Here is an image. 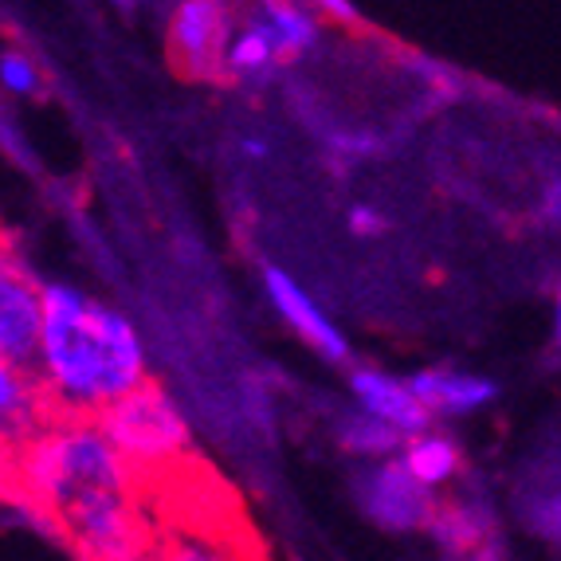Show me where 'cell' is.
Returning a JSON list of instances; mask_svg holds the SVG:
<instances>
[{"mask_svg":"<svg viewBox=\"0 0 561 561\" xmlns=\"http://www.w3.org/2000/svg\"><path fill=\"white\" fill-rule=\"evenodd\" d=\"M56 416L99 421L114 401L150 381V354L118 307L76 283H44V342L32 365Z\"/></svg>","mask_w":561,"mask_h":561,"instance_id":"1","label":"cell"},{"mask_svg":"<svg viewBox=\"0 0 561 561\" xmlns=\"http://www.w3.org/2000/svg\"><path fill=\"white\" fill-rule=\"evenodd\" d=\"M99 486H141L99 421L51 416L9 444V499L32 523L59 534V515Z\"/></svg>","mask_w":561,"mask_h":561,"instance_id":"2","label":"cell"},{"mask_svg":"<svg viewBox=\"0 0 561 561\" xmlns=\"http://www.w3.org/2000/svg\"><path fill=\"white\" fill-rule=\"evenodd\" d=\"M99 424L122 451V459L134 468L141 486L173 479L193 448V428H188L185 412L158 381L138 385L134 393L114 401L99 416Z\"/></svg>","mask_w":561,"mask_h":561,"instance_id":"3","label":"cell"},{"mask_svg":"<svg viewBox=\"0 0 561 561\" xmlns=\"http://www.w3.org/2000/svg\"><path fill=\"white\" fill-rule=\"evenodd\" d=\"M59 538L83 561H153L161 526L150 518L146 486H99L59 515Z\"/></svg>","mask_w":561,"mask_h":561,"instance_id":"4","label":"cell"},{"mask_svg":"<svg viewBox=\"0 0 561 561\" xmlns=\"http://www.w3.org/2000/svg\"><path fill=\"white\" fill-rule=\"evenodd\" d=\"M354 503L374 526L389 534H416L428 530L440 515L436 506V491L424 486L401 463V456L393 459H369L362 471L354 476Z\"/></svg>","mask_w":561,"mask_h":561,"instance_id":"5","label":"cell"},{"mask_svg":"<svg viewBox=\"0 0 561 561\" xmlns=\"http://www.w3.org/2000/svg\"><path fill=\"white\" fill-rule=\"evenodd\" d=\"M236 36L228 0H178L169 12V51L193 79L225 76L228 44Z\"/></svg>","mask_w":561,"mask_h":561,"instance_id":"6","label":"cell"},{"mask_svg":"<svg viewBox=\"0 0 561 561\" xmlns=\"http://www.w3.org/2000/svg\"><path fill=\"white\" fill-rule=\"evenodd\" d=\"M44 342V279L4 255L0 267V365L32 369Z\"/></svg>","mask_w":561,"mask_h":561,"instance_id":"7","label":"cell"},{"mask_svg":"<svg viewBox=\"0 0 561 561\" xmlns=\"http://www.w3.org/2000/svg\"><path fill=\"white\" fill-rule=\"evenodd\" d=\"M263 295H267V302L275 307V314H279L314 354H322L327 362H346L350 342H346V334H342V327L330 319L327 310L319 307V299H314L295 275H287L283 267L267 263V267H263Z\"/></svg>","mask_w":561,"mask_h":561,"instance_id":"8","label":"cell"},{"mask_svg":"<svg viewBox=\"0 0 561 561\" xmlns=\"http://www.w3.org/2000/svg\"><path fill=\"white\" fill-rule=\"evenodd\" d=\"M153 561H260L232 518L201 511L197 518L181 515L161 526V546Z\"/></svg>","mask_w":561,"mask_h":561,"instance_id":"9","label":"cell"},{"mask_svg":"<svg viewBox=\"0 0 561 561\" xmlns=\"http://www.w3.org/2000/svg\"><path fill=\"white\" fill-rule=\"evenodd\" d=\"M350 397H354V409L369 412V416H377V421H385V424H393L404 436L428 432L432 421H436V416L424 409L421 397H416L409 377L385 374L377 365H357L354 374H350Z\"/></svg>","mask_w":561,"mask_h":561,"instance_id":"10","label":"cell"},{"mask_svg":"<svg viewBox=\"0 0 561 561\" xmlns=\"http://www.w3.org/2000/svg\"><path fill=\"white\" fill-rule=\"evenodd\" d=\"M409 381L432 416H471L499 397V385L491 377L456 369V365H432V369L412 374Z\"/></svg>","mask_w":561,"mask_h":561,"instance_id":"11","label":"cell"},{"mask_svg":"<svg viewBox=\"0 0 561 561\" xmlns=\"http://www.w3.org/2000/svg\"><path fill=\"white\" fill-rule=\"evenodd\" d=\"M56 412L47 404L44 389H39L32 369H16V365H0V421H4V444H16L44 428Z\"/></svg>","mask_w":561,"mask_h":561,"instance_id":"12","label":"cell"},{"mask_svg":"<svg viewBox=\"0 0 561 561\" xmlns=\"http://www.w3.org/2000/svg\"><path fill=\"white\" fill-rule=\"evenodd\" d=\"M252 16L272 32L283 64L307 56L310 47L319 44V12L310 9L307 0H260Z\"/></svg>","mask_w":561,"mask_h":561,"instance_id":"13","label":"cell"},{"mask_svg":"<svg viewBox=\"0 0 561 561\" xmlns=\"http://www.w3.org/2000/svg\"><path fill=\"white\" fill-rule=\"evenodd\" d=\"M401 463L412 471V476L421 479L424 486H432V491H440V486H448L451 479L459 476V463H463V451H459V444L451 440L448 432H416V436H409L401 448Z\"/></svg>","mask_w":561,"mask_h":561,"instance_id":"14","label":"cell"},{"mask_svg":"<svg viewBox=\"0 0 561 561\" xmlns=\"http://www.w3.org/2000/svg\"><path fill=\"white\" fill-rule=\"evenodd\" d=\"M279 64H283V56H279V44L272 39V32L263 28L255 16H248L240 28H236L232 44H228L225 76L240 79V83H255V79L272 76Z\"/></svg>","mask_w":561,"mask_h":561,"instance_id":"15","label":"cell"},{"mask_svg":"<svg viewBox=\"0 0 561 561\" xmlns=\"http://www.w3.org/2000/svg\"><path fill=\"white\" fill-rule=\"evenodd\" d=\"M334 432H337V444L350 451V456H357V459H393V456H401V448H404V432H397L393 424H385V421H377V416H369V412H362V409H354V412H342L337 416V424H334Z\"/></svg>","mask_w":561,"mask_h":561,"instance_id":"16","label":"cell"},{"mask_svg":"<svg viewBox=\"0 0 561 561\" xmlns=\"http://www.w3.org/2000/svg\"><path fill=\"white\" fill-rule=\"evenodd\" d=\"M0 87H4L12 99H32V94H39L44 76H39V64L24 47H4V56H0Z\"/></svg>","mask_w":561,"mask_h":561,"instance_id":"17","label":"cell"},{"mask_svg":"<svg viewBox=\"0 0 561 561\" xmlns=\"http://www.w3.org/2000/svg\"><path fill=\"white\" fill-rule=\"evenodd\" d=\"M346 228L354 236H362V240H377V236L389 228V220H385V213L381 208H374V205H354L346 213Z\"/></svg>","mask_w":561,"mask_h":561,"instance_id":"18","label":"cell"},{"mask_svg":"<svg viewBox=\"0 0 561 561\" xmlns=\"http://www.w3.org/2000/svg\"><path fill=\"white\" fill-rule=\"evenodd\" d=\"M534 526H538L546 538L561 542V495H553L550 503H542L538 511H534Z\"/></svg>","mask_w":561,"mask_h":561,"instance_id":"19","label":"cell"},{"mask_svg":"<svg viewBox=\"0 0 561 561\" xmlns=\"http://www.w3.org/2000/svg\"><path fill=\"white\" fill-rule=\"evenodd\" d=\"M310 9L319 12V16H327V20H342V24H350V20L357 16V9H354V0H307Z\"/></svg>","mask_w":561,"mask_h":561,"instance_id":"20","label":"cell"},{"mask_svg":"<svg viewBox=\"0 0 561 561\" xmlns=\"http://www.w3.org/2000/svg\"><path fill=\"white\" fill-rule=\"evenodd\" d=\"M542 216L550 225H561V178H553L550 185L542 188Z\"/></svg>","mask_w":561,"mask_h":561,"instance_id":"21","label":"cell"},{"mask_svg":"<svg viewBox=\"0 0 561 561\" xmlns=\"http://www.w3.org/2000/svg\"><path fill=\"white\" fill-rule=\"evenodd\" d=\"M550 330H553V346H558V354H561V275H558V283H553V319H550Z\"/></svg>","mask_w":561,"mask_h":561,"instance_id":"22","label":"cell"},{"mask_svg":"<svg viewBox=\"0 0 561 561\" xmlns=\"http://www.w3.org/2000/svg\"><path fill=\"white\" fill-rule=\"evenodd\" d=\"M243 150L252 153V158H263V153H267V146H263V141H255V138H243Z\"/></svg>","mask_w":561,"mask_h":561,"instance_id":"23","label":"cell"},{"mask_svg":"<svg viewBox=\"0 0 561 561\" xmlns=\"http://www.w3.org/2000/svg\"><path fill=\"white\" fill-rule=\"evenodd\" d=\"M114 4H122V9H130V4H138V0H114Z\"/></svg>","mask_w":561,"mask_h":561,"instance_id":"24","label":"cell"}]
</instances>
